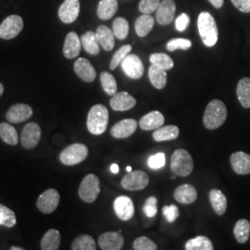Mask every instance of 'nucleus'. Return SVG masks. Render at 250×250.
<instances>
[{
  "instance_id": "obj_1",
  "label": "nucleus",
  "mask_w": 250,
  "mask_h": 250,
  "mask_svg": "<svg viewBox=\"0 0 250 250\" xmlns=\"http://www.w3.org/2000/svg\"><path fill=\"white\" fill-rule=\"evenodd\" d=\"M227 118V107L223 101L213 99L206 107L203 124L208 130H215L224 125Z\"/></svg>"
},
{
  "instance_id": "obj_2",
  "label": "nucleus",
  "mask_w": 250,
  "mask_h": 250,
  "mask_svg": "<svg viewBox=\"0 0 250 250\" xmlns=\"http://www.w3.org/2000/svg\"><path fill=\"white\" fill-rule=\"evenodd\" d=\"M197 28L206 46L211 47L216 45L218 41V28L214 18L209 12L203 11L198 15Z\"/></svg>"
},
{
  "instance_id": "obj_3",
  "label": "nucleus",
  "mask_w": 250,
  "mask_h": 250,
  "mask_svg": "<svg viewBox=\"0 0 250 250\" xmlns=\"http://www.w3.org/2000/svg\"><path fill=\"white\" fill-rule=\"evenodd\" d=\"M108 110L101 104H97L91 107L87 115V129L90 133L99 135L105 133L108 125Z\"/></svg>"
},
{
  "instance_id": "obj_4",
  "label": "nucleus",
  "mask_w": 250,
  "mask_h": 250,
  "mask_svg": "<svg viewBox=\"0 0 250 250\" xmlns=\"http://www.w3.org/2000/svg\"><path fill=\"white\" fill-rule=\"evenodd\" d=\"M194 168L193 159L186 149H177L170 158V170L180 177H187Z\"/></svg>"
},
{
  "instance_id": "obj_5",
  "label": "nucleus",
  "mask_w": 250,
  "mask_h": 250,
  "mask_svg": "<svg viewBox=\"0 0 250 250\" xmlns=\"http://www.w3.org/2000/svg\"><path fill=\"white\" fill-rule=\"evenodd\" d=\"M88 156V148L83 144H73L64 148L61 155L60 161L67 166L77 165L84 161Z\"/></svg>"
},
{
  "instance_id": "obj_6",
  "label": "nucleus",
  "mask_w": 250,
  "mask_h": 250,
  "mask_svg": "<svg viewBox=\"0 0 250 250\" xmlns=\"http://www.w3.org/2000/svg\"><path fill=\"white\" fill-rule=\"evenodd\" d=\"M100 193V182L96 174L90 173L83 179L78 194L81 199L86 203H93Z\"/></svg>"
},
{
  "instance_id": "obj_7",
  "label": "nucleus",
  "mask_w": 250,
  "mask_h": 250,
  "mask_svg": "<svg viewBox=\"0 0 250 250\" xmlns=\"http://www.w3.org/2000/svg\"><path fill=\"white\" fill-rule=\"evenodd\" d=\"M23 29V20L19 15H10L0 25V38L9 40L18 36Z\"/></svg>"
},
{
  "instance_id": "obj_8",
  "label": "nucleus",
  "mask_w": 250,
  "mask_h": 250,
  "mask_svg": "<svg viewBox=\"0 0 250 250\" xmlns=\"http://www.w3.org/2000/svg\"><path fill=\"white\" fill-rule=\"evenodd\" d=\"M60 199L61 197L59 192L56 189L50 188L45 190L44 193L39 196L36 201V207L41 212L45 214H50L58 208L60 204Z\"/></svg>"
},
{
  "instance_id": "obj_9",
  "label": "nucleus",
  "mask_w": 250,
  "mask_h": 250,
  "mask_svg": "<svg viewBox=\"0 0 250 250\" xmlns=\"http://www.w3.org/2000/svg\"><path fill=\"white\" fill-rule=\"evenodd\" d=\"M149 183L148 175L143 170L129 171L122 180V187L130 191H138L146 188Z\"/></svg>"
},
{
  "instance_id": "obj_10",
  "label": "nucleus",
  "mask_w": 250,
  "mask_h": 250,
  "mask_svg": "<svg viewBox=\"0 0 250 250\" xmlns=\"http://www.w3.org/2000/svg\"><path fill=\"white\" fill-rule=\"evenodd\" d=\"M41 138V128L36 123H30L24 126L21 135V142L24 148L33 149L39 143Z\"/></svg>"
},
{
  "instance_id": "obj_11",
  "label": "nucleus",
  "mask_w": 250,
  "mask_h": 250,
  "mask_svg": "<svg viewBox=\"0 0 250 250\" xmlns=\"http://www.w3.org/2000/svg\"><path fill=\"white\" fill-rule=\"evenodd\" d=\"M121 64L124 72L129 78L139 79L143 76L144 65L138 56L129 54Z\"/></svg>"
},
{
  "instance_id": "obj_12",
  "label": "nucleus",
  "mask_w": 250,
  "mask_h": 250,
  "mask_svg": "<svg viewBox=\"0 0 250 250\" xmlns=\"http://www.w3.org/2000/svg\"><path fill=\"white\" fill-rule=\"evenodd\" d=\"M80 13L79 0H64L59 9V17L64 23H72Z\"/></svg>"
},
{
  "instance_id": "obj_13",
  "label": "nucleus",
  "mask_w": 250,
  "mask_h": 250,
  "mask_svg": "<svg viewBox=\"0 0 250 250\" xmlns=\"http://www.w3.org/2000/svg\"><path fill=\"white\" fill-rule=\"evenodd\" d=\"M176 5L173 0H162L157 9L156 19L161 25H168L173 21Z\"/></svg>"
},
{
  "instance_id": "obj_14",
  "label": "nucleus",
  "mask_w": 250,
  "mask_h": 250,
  "mask_svg": "<svg viewBox=\"0 0 250 250\" xmlns=\"http://www.w3.org/2000/svg\"><path fill=\"white\" fill-rule=\"evenodd\" d=\"M124 244H125V238L121 234V232H104L99 236V245L101 250H122L124 247Z\"/></svg>"
},
{
  "instance_id": "obj_15",
  "label": "nucleus",
  "mask_w": 250,
  "mask_h": 250,
  "mask_svg": "<svg viewBox=\"0 0 250 250\" xmlns=\"http://www.w3.org/2000/svg\"><path fill=\"white\" fill-rule=\"evenodd\" d=\"M33 115V109L26 104H15L9 107L6 118L11 124H20L29 120Z\"/></svg>"
},
{
  "instance_id": "obj_16",
  "label": "nucleus",
  "mask_w": 250,
  "mask_h": 250,
  "mask_svg": "<svg viewBox=\"0 0 250 250\" xmlns=\"http://www.w3.org/2000/svg\"><path fill=\"white\" fill-rule=\"evenodd\" d=\"M114 210L117 216L123 221H129L134 214V207L130 197L121 196L114 201Z\"/></svg>"
},
{
  "instance_id": "obj_17",
  "label": "nucleus",
  "mask_w": 250,
  "mask_h": 250,
  "mask_svg": "<svg viewBox=\"0 0 250 250\" xmlns=\"http://www.w3.org/2000/svg\"><path fill=\"white\" fill-rule=\"evenodd\" d=\"M110 107L115 111H127L135 106L136 100L127 92H120L112 96L109 101Z\"/></svg>"
},
{
  "instance_id": "obj_18",
  "label": "nucleus",
  "mask_w": 250,
  "mask_h": 250,
  "mask_svg": "<svg viewBox=\"0 0 250 250\" xmlns=\"http://www.w3.org/2000/svg\"><path fill=\"white\" fill-rule=\"evenodd\" d=\"M74 72L77 76L86 83H91L96 79L97 72L88 60L84 58L78 59L74 63Z\"/></svg>"
},
{
  "instance_id": "obj_19",
  "label": "nucleus",
  "mask_w": 250,
  "mask_h": 250,
  "mask_svg": "<svg viewBox=\"0 0 250 250\" xmlns=\"http://www.w3.org/2000/svg\"><path fill=\"white\" fill-rule=\"evenodd\" d=\"M230 162L235 173L246 175L250 173V155L246 152L238 151L232 154Z\"/></svg>"
},
{
  "instance_id": "obj_20",
  "label": "nucleus",
  "mask_w": 250,
  "mask_h": 250,
  "mask_svg": "<svg viewBox=\"0 0 250 250\" xmlns=\"http://www.w3.org/2000/svg\"><path fill=\"white\" fill-rule=\"evenodd\" d=\"M137 128V122L134 119H125L113 125L110 134L115 138H127L134 134Z\"/></svg>"
},
{
  "instance_id": "obj_21",
  "label": "nucleus",
  "mask_w": 250,
  "mask_h": 250,
  "mask_svg": "<svg viewBox=\"0 0 250 250\" xmlns=\"http://www.w3.org/2000/svg\"><path fill=\"white\" fill-rule=\"evenodd\" d=\"M82 42L80 37L74 32H70L66 38L63 45V54L65 58L72 60L80 54Z\"/></svg>"
},
{
  "instance_id": "obj_22",
  "label": "nucleus",
  "mask_w": 250,
  "mask_h": 250,
  "mask_svg": "<svg viewBox=\"0 0 250 250\" xmlns=\"http://www.w3.org/2000/svg\"><path fill=\"white\" fill-rule=\"evenodd\" d=\"M174 198L181 204L194 203L197 198V189L191 185H182L175 189Z\"/></svg>"
},
{
  "instance_id": "obj_23",
  "label": "nucleus",
  "mask_w": 250,
  "mask_h": 250,
  "mask_svg": "<svg viewBox=\"0 0 250 250\" xmlns=\"http://www.w3.org/2000/svg\"><path fill=\"white\" fill-rule=\"evenodd\" d=\"M165 119L160 111L155 110L147 113L146 115L142 117L139 121V125L142 130L145 131H150L156 130L164 125Z\"/></svg>"
},
{
  "instance_id": "obj_24",
  "label": "nucleus",
  "mask_w": 250,
  "mask_h": 250,
  "mask_svg": "<svg viewBox=\"0 0 250 250\" xmlns=\"http://www.w3.org/2000/svg\"><path fill=\"white\" fill-rule=\"evenodd\" d=\"M96 35L98 37L99 45L104 50L111 51L113 49L115 45V36L112 30L105 25H101L98 28Z\"/></svg>"
},
{
  "instance_id": "obj_25",
  "label": "nucleus",
  "mask_w": 250,
  "mask_h": 250,
  "mask_svg": "<svg viewBox=\"0 0 250 250\" xmlns=\"http://www.w3.org/2000/svg\"><path fill=\"white\" fill-rule=\"evenodd\" d=\"M180 131L179 128L175 125H167L161 126L160 128L156 129L153 134V138L156 142H163V141H170L174 140L179 136Z\"/></svg>"
},
{
  "instance_id": "obj_26",
  "label": "nucleus",
  "mask_w": 250,
  "mask_h": 250,
  "mask_svg": "<svg viewBox=\"0 0 250 250\" xmlns=\"http://www.w3.org/2000/svg\"><path fill=\"white\" fill-rule=\"evenodd\" d=\"M148 78L152 85L157 89H163L166 86L167 73L164 69L152 64L148 70Z\"/></svg>"
},
{
  "instance_id": "obj_27",
  "label": "nucleus",
  "mask_w": 250,
  "mask_h": 250,
  "mask_svg": "<svg viewBox=\"0 0 250 250\" xmlns=\"http://www.w3.org/2000/svg\"><path fill=\"white\" fill-rule=\"evenodd\" d=\"M209 200L215 212L220 216L224 215L227 208V199L219 189H212L209 192Z\"/></svg>"
},
{
  "instance_id": "obj_28",
  "label": "nucleus",
  "mask_w": 250,
  "mask_h": 250,
  "mask_svg": "<svg viewBox=\"0 0 250 250\" xmlns=\"http://www.w3.org/2000/svg\"><path fill=\"white\" fill-rule=\"evenodd\" d=\"M118 10L117 0H101L99 2L97 13L99 19L107 21L112 18Z\"/></svg>"
},
{
  "instance_id": "obj_29",
  "label": "nucleus",
  "mask_w": 250,
  "mask_h": 250,
  "mask_svg": "<svg viewBox=\"0 0 250 250\" xmlns=\"http://www.w3.org/2000/svg\"><path fill=\"white\" fill-rule=\"evenodd\" d=\"M61 232L56 229H50L45 232L41 240V250H59L61 245Z\"/></svg>"
},
{
  "instance_id": "obj_30",
  "label": "nucleus",
  "mask_w": 250,
  "mask_h": 250,
  "mask_svg": "<svg viewBox=\"0 0 250 250\" xmlns=\"http://www.w3.org/2000/svg\"><path fill=\"white\" fill-rule=\"evenodd\" d=\"M236 96L240 104L246 108L250 107V78L244 77L236 86Z\"/></svg>"
},
{
  "instance_id": "obj_31",
  "label": "nucleus",
  "mask_w": 250,
  "mask_h": 250,
  "mask_svg": "<svg viewBox=\"0 0 250 250\" xmlns=\"http://www.w3.org/2000/svg\"><path fill=\"white\" fill-rule=\"evenodd\" d=\"M81 42L82 45L83 46L84 50L93 56L99 55L100 51V45H99V40L96 33L88 31L84 35H83L81 37Z\"/></svg>"
},
{
  "instance_id": "obj_32",
  "label": "nucleus",
  "mask_w": 250,
  "mask_h": 250,
  "mask_svg": "<svg viewBox=\"0 0 250 250\" xmlns=\"http://www.w3.org/2000/svg\"><path fill=\"white\" fill-rule=\"evenodd\" d=\"M155 24V19L150 14H143L136 20L134 28L137 36L145 37L151 32Z\"/></svg>"
},
{
  "instance_id": "obj_33",
  "label": "nucleus",
  "mask_w": 250,
  "mask_h": 250,
  "mask_svg": "<svg viewBox=\"0 0 250 250\" xmlns=\"http://www.w3.org/2000/svg\"><path fill=\"white\" fill-rule=\"evenodd\" d=\"M233 234L235 239L240 244L247 243L250 234V223L246 219H241L236 222L233 227Z\"/></svg>"
},
{
  "instance_id": "obj_34",
  "label": "nucleus",
  "mask_w": 250,
  "mask_h": 250,
  "mask_svg": "<svg viewBox=\"0 0 250 250\" xmlns=\"http://www.w3.org/2000/svg\"><path fill=\"white\" fill-rule=\"evenodd\" d=\"M0 137L5 143L10 146H16L19 142L17 131L12 125L7 123L0 124Z\"/></svg>"
},
{
  "instance_id": "obj_35",
  "label": "nucleus",
  "mask_w": 250,
  "mask_h": 250,
  "mask_svg": "<svg viewBox=\"0 0 250 250\" xmlns=\"http://www.w3.org/2000/svg\"><path fill=\"white\" fill-rule=\"evenodd\" d=\"M187 250H212L213 245L208 237L199 235L188 240L186 244Z\"/></svg>"
},
{
  "instance_id": "obj_36",
  "label": "nucleus",
  "mask_w": 250,
  "mask_h": 250,
  "mask_svg": "<svg viewBox=\"0 0 250 250\" xmlns=\"http://www.w3.org/2000/svg\"><path fill=\"white\" fill-rule=\"evenodd\" d=\"M72 250H96L97 245L89 234H83L76 237L72 244Z\"/></svg>"
},
{
  "instance_id": "obj_37",
  "label": "nucleus",
  "mask_w": 250,
  "mask_h": 250,
  "mask_svg": "<svg viewBox=\"0 0 250 250\" xmlns=\"http://www.w3.org/2000/svg\"><path fill=\"white\" fill-rule=\"evenodd\" d=\"M149 61L153 65H156L161 69H164L165 71H168L172 69L174 63L172 59L167 54L155 53L152 54L149 58Z\"/></svg>"
},
{
  "instance_id": "obj_38",
  "label": "nucleus",
  "mask_w": 250,
  "mask_h": 250,
  "mask_svg": "<svg viewBox=\"0 0 250 250\" xmlns=\"http://www.w3.org/2000/svg\"><path fill=\"white\" fill-rule=\"evenodd\" d=\"M100 81L104 91L108 96H114L117 93V82L112 74L104 72L100 74Z\"/></svg>"
},
{
  "instance_id": "obj_39",
  "label": "nucleus",
  "mask_w": 250,
  "mask_h": 250,
  "mask_svg": "<svg viewBox=\"0 0 250 250\" xmlns=\"http://www.w3.org/2000/svg\"><path fill=\"white\" fill-rule=\"evenodd\" d=\"M16 223L15 212L8 207L0 204V225L11 228Z\"/></svg>"
},
{
  "instance_id": "obj_40",
  "label": "nucleus",
  "mask_w": 250,
  "mask_h": 250,
  "mask_svg": "<svg viewBox=\"0 0 250 250\" xmlns=\"http://www.w3.org/2000/svg\"><path fill=\"white\" fill-rule=\"evenodd\" d=\"M112 31H113V34L115 37L119 40L125 39L129 34V23H128L127 20L122 18V17L117 18L113 22Z\"/></svg>"
},
{
  "instance_id": "obj_41",
  "label": "nucleus",
  "mask_w": 250,
  "mask_h": 250,
  "mask_svg": "<svg viewBox=\"0 0 250 250\" xmlns=\"http://www.w3.org/2000/svg\"><path fill=\"white\" fill-rule=\"evenodd\" d=\"M132 50V46L130 45H123L116 53L114 54V56L112 57L111 61H110V64H109V69L110 70H115L117 67L123 62V61L126 58L127 55L131 52Z\"/></svg>"
},
{
  "instance_id": "obj_42",
  "label": "nucleus",
  "mask_w": 250,
  "mask_h": 250,
  "mask_svg": "<svg viewBox=\"0 0 250 250\" xmlns=\"http://www.w3.org/2000/svg\"><path fill=\"white\" fill-rule=\"evenodd\" d=\"M192 46V42L186 38H173L167 43V49L172 52L177 49L188 50Z\"/></svg>"
},
{
  "instance_id": "obj_43",
  "label": "nucleus",
  "mask_w": 250,
  "mask_h": 250,
  "mask_svg": "<svg viewBox=\"0 0 250 250\" xmlns=\"http://www.w3.org/2000/svg\"><path fill=\"white\" fill-rule=\"evenodd\" d=\"M134 249L135 250H158L157 245L152 241L151 239L146 237V236H140L137 237L134 241Z\"/></svg>"
},
{
  "instance_id": "obj_44",
  "label": "nucleus",
  "mask_w": 250,
  "mask_h": 250,
  "mask_svg": "<svg viewBox=\"0 0 250 250\" xmlns=\"http://www.w3.org/2000/svg\"><path fill=\"white\" fill-rule=\"evenodd\" d=\"M158 200L155 197H148L143 208L144 213L148 218H153L158 213Z\"/></svg>"
},
{
  "instance_id": "obj_45",
  "label": "nucleus",
  "mask_w": 250,
  "mask_h": 250,
  "mask_svg": "<svg viewBox=\"0 0 250 250\" xmlns=\"http://www.w3.org/2000/svg\"><path fill=\"white\" fill-rule=\"evenodd\" d=\"M161 0H141L139 3V10L143 14H151L159 8Z\"/></svg>"
},
{
  "instance_id": "obj_46",
  "label": "nucleus",
  "mask_w": 250,
  "mask_h": 250,
  "mask_svg": "<svg viewBox=\"0 0 250 250\" xmlns=\"http://www.w3.org/2000/svg\"><path fill=\"white\" fill-rule=\"evenodd\" d=\"M148 167L151 168L153 170H157V169H161L162 167L165 166L166 163V157L164 153H158L151 156L148 160Z\"/></svg>"
},
{
  "instance_id": "obj_47",
  "label": "nucleus",
  "mask_w": 250,
  "mask_h": 250,
  "mask_svg": "<svg viewBox=\"0 0 250 250\" xmlns=\"http://www.w3.org/2000/svg\"><path fill=\"white\" fill-rule=\"evenodd\" d=\"M162 213L169 223H173L180 214L178 208L175 205L164 206L162 208Z\"/></svg>"
},
{
  "instance_id": "obj_48",
  "label": "nucleus",
  "mask_w": 250,
  "mask_h": 250,
  "mask_svg": "<svg viewBox=\"0 0 250 250\" xmlns=\"http://www.w3.org/2000/svg\"><path fill=\"white\" fill-rule=\"evenodd\" d=\"M190 23V18L187 13H182L175 21V27L179 32H184L188 29Z\"/></svg>"
},
{
  "instance_id": "obj_49",
  "label": "nucleus",
  "mask_w": 250,
  "mask_h": 250,
  "mask_svg": "<svg viewBox=\"0 0 250 250\" xmlns=\"http://www.w3.org/2000/svg\"><path fill=\"white\" fill-rule=\"evenodd\" d=\"M233 6L244 13H250V0H231Z\"/></svg>"
},
{
  "instance_id": "obj_50",
  "label": "nucleus",
  "mask_w": 250,
  "mask_h": 250,
  "mask_svg": "<svg viewBox=\"0 0 250 250\" xmlns=\"http://www.w3.org/2000/svg\"><path fill=\"white\" fill-rule=\"evenodd\" d=\"M208 2L216 9H221L224 6V0H208Z\"/></svg>"
},
{
  "instance_id": "obj_51",
  "label": "nucleus",
  "mask_w": 250,
  "mask_h": 250,
  "mask_svg": "<svg viewBox=\"0 0 250 250\" xmlns=\"http://www.w3.org/2000/svg\"><path fill=\"white\" fill-rule=\"evenodd\" d=\"M110 170H111L112 173H118L119 170H120V168H119V166L117 164H112L110 166Z\"/></svg>"
},
{
  "instance_id": "obj_52",
  "label": "nucleus",
  "mask_w": 250,
  "mask_h": 250,
  "mask_svg": "<svg viewBox=\"0 0 250 250\" xmlns=\"http://www.w3.org/2000/svg\"><path fill=\"white\" fill-rule=\"evenodd\" d=\"M10 250H23V249L22 248H21V247H11L10 249H9Z\"/></svg>"
},
{
  "instance_id": "obj_53",
  "label": "nucleus",
  "mask_w": 250,
  "mask_h": 250,
  "mask_svg": "<svg viewBox=\"0 0 250 250\" xmlns=\"http://www.w3.org/2000/svg\"><path fill=\"white\" fill-rule=\"evenodd\" d=\"M3 92H4V86H3V84L0 83V97L3 95Z\"/></svg>"
},
{
  "instance_id": "obj_54",
  "label": "nucleus",
  "mask_w": 250,
  "mask_h": 250,
  "mask_svg": "<svg viewBox=\"0 0 250 250\" xmlns=\"http://www.w3.org/2000/svg\"><path fill=\"white\" fill-rule=\"evenodd\" d=\"M126 170L129 172V171H132V167L131 166H127L126 167Z\"/></svg>"
}]
</instances>
